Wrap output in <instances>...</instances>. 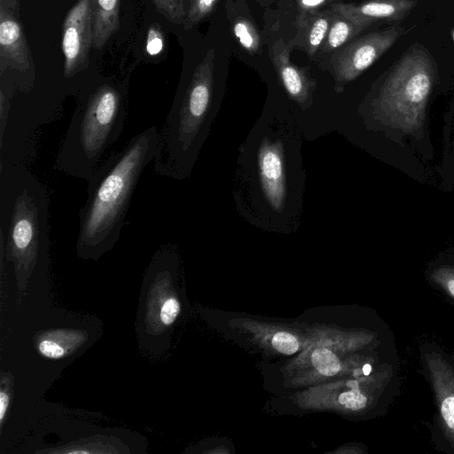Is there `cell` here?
Segmentation results:
<instances>
[{
  "label": "cell",
  "mask_w": 454,
  "mask_h": 454,
  "mask_svg": "<svg viewBox=\"0 0 454 454\" xmlns=\"http://www.w3.org/2000/svg\"><path fill=\"white\" fill-rule=\"evenodd\" d=\"M218 0H190L186 9L185 27L188 29L207 17Z\"/></svg>",
  "instance_id": "cell-17"
},
{
  "label": "cell",
  "mask_w": 454,
  "mask_h": 454,
  "mask_svg": "<svg viewBox=\"0 0 454 454\" xmlns=\"http://www.w3.org/2000/svg\"><path fill=\"white\" fill-rule=\"evenodd\" d=\"M180 312V304L176 298L166 300L160 309V317L161 322L166 325H171Z\"/></svg>",
  "instance_id": "cell-23"
},
{
  "label": "cell",
  "mask_w": 454,
  "mask_h": 454,
  "mask_svg": "<svg viewBox=\"0 0 454 454\" xmlns=\"http://www.w3.org/2000/svg\"><path fill=\"white\" fill-rule=\"evenodd\" d=\"M159 130L153 125L105 160L88 181V198L79 211L77 253L98 258L120 238L129 204L145 166L153 161Z\"/></svg>",
  "instance_id": "cell-1"
},
{
  "label": "cell",
  "mask_w": 454,
  "mask_h": 454,
  "mask_svg": "<svg viewBox=\"0 0 454 454\" xmlns=\"http://www.w3.org/2000/svg\"><path fill=\"white\" fill-rule=\"evenodd\" d=\"M333 14L334 12L332 10V14H326V12L313 14L309 18L301 19L300 21L301 28H304V48L310 57L321 49Z\"/></svg>",
  "instance_id": "cell-13"
},
{
  "label": "cell",
  "mask_w": 454,
  "mask_h": 454,
  "mask_svg": "<svg viewBox=\"0 0 454 454\" xmlns=\"http://www.w3.org/2000/svg\"><path fill=\"white\" fill-rule=\"evenodd\" d=\"M325 1L326 0H298L300 6L307 10L317 8L325 4Z\"/></svg>",
  "instance_id": "cell-26"
},
{
  "label": "cell",
  "mask_w": 454,
  "mask_h": 454,
  "mask_svg": "<svg viewBox=\"0 0 454 454\" xmlns=\"http://www.w3.org/2000/svg\"><path fill=\"white\" fill-rule=\"evenodd\" d=\"M8 404H9V396L5 392L2 391L0 393V420H1V422L4 419V415L6 413Z\"/></svg>",
  "instance_id": "cell-24"
},
{
  "label": "cell",
  "mask_w": 454,
  "mask_h": 454,
  "mask_svg": "<svg viewBox=\"0 0 454 454\" xmlns=\"http://www.w3.org/2000/svg\"><path fill=\"white\" fill-rule=\"evenodd\" d=\"M232 31L239 44L249 53L258 51L261 39L254 24L246 18H238L232 26Z\"/></svg>",
  "instance_id": "cell-14"
},
{
  "label": "cell",
  "mask_w": 454,
  "mask_h": 454,
  "mask_svg": "<svg viewBox=\"0 0 454 454\" xmlns=\"http://www.w3.org/2000/svg\"><path fill=\"white\" fill-rule=\"evenodd\" d=\"M339 402L347 409L359 411L366 406L367 397L356 387L351 391L341 393L339 395Z\"/></svg>",
  "instance_id": "cell-21"
},
{
  "label": "cell",
  "mask_w": 454,
  "mask_h": 454,
  "mask_svg": "<svg viewBox=\"0 0 454 454\" xmlns=\"http://www.w3.org/2000/svg\"><path fill=\"white\" fill-rule=\"evenodd\" d=\"M0 4L10 10L15 15L20 12V0H0Z\"/></svg>",
  "instance_id": "cell-25"
},
{
  "label": "cell",
  "mask_w": 454,
  "mask_h": 454,
  "mask_svg": "<svg viewBox=\"0 0 454 454\" xmlns=\"http://www.w3.org/2000/svg\"><path fill=\"white\" fill-rule=\"evenodd\" d=\"M403 33L401 27L372 32L361 36L332 53L331 67L339 83L355 80L395 43Z\"/></svg>",
  "instance_id": "cell-5"
},
{
  "label": "cell",
  "mask_w": 454,
  "mask_h": 454,
  "mask_svg": "<svg viewBox=\"0 0 454 454\" xmlns=\"http://www.w3.org/2000/svg\"><path fill=\"white\" fill-rule=\"evenodd\" d=\"M419 353L434 395L440 430L454 450V360L435 344H423Z\"/></svg>",
  "instance_id": "cell-4"
},
{
  "label": "cell",
  "mask_w": 454,
  "mask_h": 454,
  "mask_svg": "<svg viewBox=\"0 0 454 454\" xmlns=\"http://www.w3.org/2000/svg\"><path fill=\"white\" fill-rule=\"evenodd\" d=\"M430 278L434 284L438 286L439 289L454 300V267L442 266L437 268L433 270Z\"/></svg>",
  "instance_id": "cell-18"
},
{
  "label": "cell",
  "mask_w": 454,
  "mask_h": 454,
  "mask_svg": "<svg viewBox=\"0 0 454 454\" xmlns=\"http://www.w3.org/2000/svg\"><path fill=\"white\" fill-rule=\"evenodd\" d=\"M434 65L425 49L412 46L381 88L378 107L389 120L411 127L426 106L434 82Z\"/></svg>",
  "instance_id": "cell-3"
},
{
  "label": "cell",
  "mask_w": 454,
  "mask_h": 454,
  "mask_svg": "<svg viewBox=\"0 0 454 454\" xmlns=\"http://www.w3.org/2000/svg\"><path fill=\"white\" fill-rule=\"evenodd\" d=\"M271 59L288 95L299 103L305 101L309 93L307 75L290 61L289 48L282 39L272 45Z\"/></svg>",
  "instance_id": "cell-10"
},
{
  "label": "cell",
  "mask_w": 454,
  "mask_h": 454,
  "mask_svg": "<svg viewBox=\"0 0 454 454\" xmlns=\"http://www.w3.org/2000/svg\"><path fill=\"white\" fill-rule=\"evenodd\" d=\"M311 362L316 370L325 376L336 374L340 367L338 357L327 348H317L311 355Z\"/></svg>",
  "instance_id": "cell-15"
},
{
  "label": "cell",
  "mask_w": 454,
  "mask_h": 454,
  "mask_svg": "<svg viewBox=\"0 0 454 454\" xmlns=\"http://www.w3.org/2000/svg\"><path fill=\"white\" fill-rule=\"evenodd\" d=\"M258 174L262 192L270 207L279 211L286 200V175L280 142L264 141L258 152Z\"/></svg>",
  "instance_id": "cell-8"
},
{
  "label": "cell",
  "mask_w": 454,
  "mask_h": 454,
  "mask_svg": "<svg viewBox=\"0 0 454 454\" xmlns=\"http://www.w3.org/2000/svg\"><path fill=\"white\" fill-rule=\"evenodd\" d=\"M372 370V367L370 364H364L363 369H362L363 373L366 376H369L371 374Z\"/></svg>",
  "instance_id": "cell-27"
},
{
  "label": "cell",
  "mask_w": 454,
  "mask_h": 454,
  "mask_svg": "<svg viewBox=\"0 0 454 454\" xmlns=\"http://www.w3.org/2000/svg\"><path fill=\"white\" fill-rule=\"evenodd\" d=\"M364 28L366 27L357 25L334 12L325 40L321 47L322 52L333 53L335 51L349 43V41L360 34Z\"/></svg>",
  "instance_id": "cell-12"
},
{
  "label": "cell",
  "mask_w": 454,
  "mask_h": 454,
  "mask_svg": "<svg viewBox=\"0 0 454 454\" xmlns=\"http://www.w3.org/2000/svg\"><path fill=\"white\" fill-rule=\"evenodd\" d=\"M93 47V18L90 0H78L69 10L62 25L61 48L64 78L70 80L89 67Z\"/></svg>",
  "instance_id": "cell-6"
},
{
  "label": "cell",
  "mask_w": 454,
  "mask_h": 454,
  "mask_svg": "<svg viewBox=\"0 0 454 454\" xmlns=\"http://www.w3.org/2000/svg\"><path fill=\"white\" fill-rule=\"evenodd\" d=\"M273 347L281 353L292 355L295 353L299 348L296 338L289 333H277L272 339Z\"/></svg>",
  "instance_id": "cell-20"
},
{
  "label": "cell",
  "mask_w": 454,
  "mask_h": 454,
  "mask_svg": "<svg viewBox=\"0 0 454 454\" xmlns=\"http://www.w3.org/2000/svg\"><path fill=\"white\" fill-rule=\"evenodd\" d=\"M164 48V36L158 24L150 26L145 41V51L150 56H157Z\"/></svg>",
  "instance_id": "cell-19"
},
{
  "label": "cell",
  "mask_w": 454,
  "mask_h": 454,
  "mask_svg": "<svg viewBox=\"0 0 454 454\" xmlns=\"http://www.w3.org/2000/svg\"><path fill=\"white\" fill-rule=\"evenodd\" d=\"M32 55L23 27L17 16L0 4V71L6 69L27 72Z\"/></svg>",
  "instance_id": "cell-7"
},
{
  "label": "cell",
  "mask_w": 454,
  "mask_h": 454,
  "mask_svg": "<svg viewBox=\"0 0 454 454\" xmlns=\"http://www.w3.org/2000/svg\"><path fill=\"white\" fill-rule=\"evenodd\" d=\"M156 10L168 21L181 24L185 21L184 0H152Z\"/></svg>",
  "instance_id": "cell-16"
},
{
  "label": "cell",
  "mask_w": 454,
  "mask_h": 454,
  "mask_svg": "<svg viewBox=\"0 0 454 454\" xmlns=\"http://www.w3.org/2000/svg\"><path fill=\"white\" fill-rule=\"evenodd\" d=\"M126 116L122 88L106 82L97 84L80 98L54 168L89 181L108 148L122 133Z\"/></svg>",
  "instance_id": "cell-2"
},
{
  "label": "cell",
  "mask_w": 454,
  "mask_h": 454,
  "mask_svg": "<svg viewBox=\"0 0 454 454\" xmlns=\"http://www.w3.org/2000/svg\"><path fill=\"white\" fill-rule=\"evenodd\" d=\"M93 18V49L99 50L120 26L121 0H90Z\"/></svg>",
  "instance_id": "cell-11"
},
{
  "label": "cell",
  "mask_w": 454,
  "mask_h": 454,
  "mask_svg": "<svg viewBox=\"0 0 454 454\" xmlns=\"http://www.w3.org/2000/svg\"><path fill=\"white\" fill-rule=\"evenodd\" d=\"M39 352L49 358L58 359L66 354V349L53 339L42 340L38 344Z\"/></svg>",
  "instance_id": "cell-22"
},
{
  "label": "cell",
  "mask_w": 454,
  "mask_h": 454,
  "mask_svg": "<svg viewBox=\"0 0 454 454\" xmlns=\"http://www.w3.org/2000/svg\"><path fill=\"white\" fill-rule=\"evenodd\" d=\"M415 4V0H368L358 4H334L332 10L357 25L368 27L378 21L401 20Z\"/></svg>",
  "instance_id": "cell-9"
},
{
  "label": "cell",
  "mask_w": 454,
  "mask_h": 454,
  "mask_svg": "<svg viewBox=\"0 0 454 454\" xmlns=\"http://www.w3.org/2000/svg\"><path fill=\"white\" fill-rule=\"evenodd\" d=\"M451 37H452V40L454 42V29L451 30Z\"/></svg>",
  "instance_id": "cell-28"
}]
</instances>
